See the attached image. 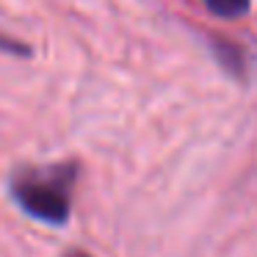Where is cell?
I'll list each match as a JSON object with an SVG mask.
<instances>
[{"label": "cell", "instance_id": "cell-1", "mask_svg": "<svg viewBox=\"0 0 257 257\" xmlns=\"http://www.w3.org/2000/svg\"><path fill=\"white\" fill-rule=\"evenodd\" d=\"M75 166H56L50 172H20L12 180V196L28 216L61 227L69 221V185Z\"/></svg>", "mask_w": 257, "mask_h": 257}, {"label": "cell", "instance_id": "cell-3", "mask_svg": "<svg viewBox=\"0 0 257 257\" xmlns=\"http://www.w3.org/2000/svg\"><path fill=\"white\" fill-rule=\"evenodd\" d=\"M205 6L216 17H243L249 12L251 0H205Z\"/></svg>", "mask_w": 257, "mask_h": 257}, {"label": "cell", "instance_id": "cell-4", "mask_svg": "<svg viewBox=\"0 0 257 257\" xmlns=\"http://www.w3.org/2000/svg\"><path fill=\"white\" fill-rule=\"evenodd\" d=\"M0 53H9V56H20V58H28L31 56V47L25 42L14 39V36L0 34Z\"/></svg>", "mask_w": 257, "mask_h": 257}, {"label": "cell", "instance_id": "cell-5", "mask_svg": "<svg viewBox=\"0 0 257 257\" xmlns=\"http://www.w3.org/2000/svg\"><path fill=\"white\" fill-rule=\"evenodd\" d=\"M64 257H91V254H86V251H80V249H69Z\"/></svg>", "mask_w": 257, "mask_h": 257}, {"label": "cell", "instance_id": "cell-2", "mask_svg": "<svg viewBox=\"0 0 257 257\" xmlns=\"http://www.w3.org/2000/svg\"><path fill=\"white\" fill-rule=\"evenodd\" d=\"M213 50H216L218 61L227 67V72H232L235 78H240V75H243V53H240L238 45L224 42V39H213Z\"/></svg>", "mask_w": 257, "mask_h": 257}]
</instances>
